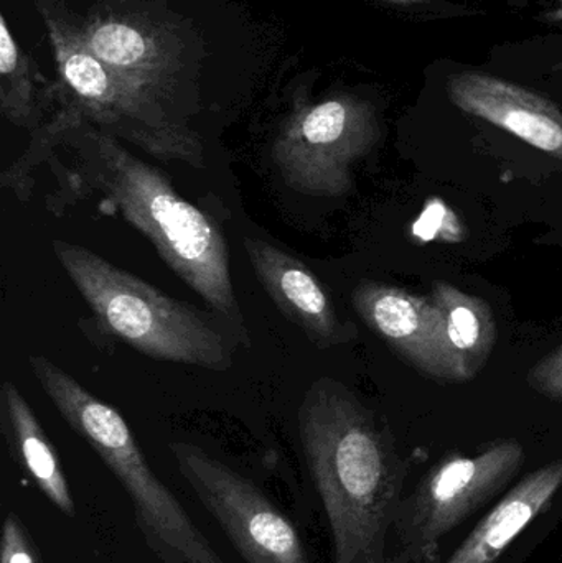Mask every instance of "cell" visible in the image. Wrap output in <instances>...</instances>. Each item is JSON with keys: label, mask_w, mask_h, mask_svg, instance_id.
<instances>
[{"label": "cell", "mask_w": 562, "mask_h": 563, "mask_svg": "<svg viewBox=\"0 0 562 563\" xmlns=\"http://www.w3.org/2000/svg\"><path fill=\"white\" fill-rule=\"evenodd\" d=\"M300 443L322 498L335 563H401L388 558L406 466L388 430L339 380L322 377L297 413Z\"/></svg>", "instance_id": "6da1fadb"}, {"label": "cell", "mask_w": 562, "mask_h": 563, "mask_svg": "<svg viewBox=\"0 0 562 563\" xmlns=\"http://www.w3.org/2000/svg\"><path fill=\"white\" fill-rule=\"evenodd\" d=\"M92 187L157 251L164 263L218 313L243 327L220 228L184 200L162 172L122 147L111 134H88Z\"/></svg>", "instance_id": "7a4b0ae2"}, {"label": "cell", "mask_w": 562, "mask_h": 563, "mask_svg": "<svg viewBox=\"0 0 562 563\" xmlns=\"http://www.w3.org/2000/svg\"><path fill=\"white\" fill-rule=\"evenodd\" d=\"M29 366L59 416L121 483L152 551L165 563H224L152 472L124 417L43 354H30Z\"/></svg>", "instance_id": "3957f363"}, {"label": "cell", "mask_w": 562, "mask_h": 563, "mask_svg": "<svg viewBox=\"0 0 562 563\" xmlns=\"http://www.w3.org/2000/svg\"><path fill=\"white\" fill-rule=\"evenodd\" d=\"M53 251L82 300L119 340L154 360L230 369V340L207 314L86 247L53 241Z\"/></svg>", "instance_id": "277c9868"}, {"label": "cell", "mask_w": 562, "mask_h": 563, "mask_svg": "<svg viewBox=\"0 0 562 563\" xmlns=\"http://www.w3.org/2000/svg\"><path fill=\"white\" fill-rule=\"evenodd\" d=\"M62 81L81 118L115 132L161 161L203 168L200 137L175 121L162 102L115 75L86 45L81 26L59 0H36Z\"/></svg>", "instance_id": "5b68a950"}, {"label": "cell", "mask_w": 562, "mask_h": 563, "mask_svg": "<svg viewBox=\"0 0 562 563\" xmlns=\"http://www.w3.org/2000/svg\"><path fill=\"white\" fill-rule=\"evenodd\" d=\"M382 137L378 112L366 99L339 92L297 102L274 139V165L284 184L309 197L339 198L353 188V165Z\"/></svg>", "instance_id": "8992f818"}, {"label": "cell", "mask_w": 562, "mask_h": 563, "mask_svg": "<svg viewBox=\"0 0 562 563\" xmlns=\"http://www.w3.org/2000/svg\"><path fill=\"white\" fill-rule=\"evenodd\" d=\"M525 459L524 445L507 439L477 455H451L439 462L399 506L395 531L403 563L434 562L442 539L495 498L517 476Z\"/></svg>", "instance_id": "52a82bcc"}, {"label": "cell", "mask_w": 562, "mask_h": 563, "mask_svg": "<svg viewBox=\"0 0 562 563\" xmlns=\"http://www.w3.org/2000/svg\"><path fill=\"white\" fill-rule=\"evenodd\" d=\"M181 478L246 563H310L296 526L260 486L200 446L170 443Z\"/></svg>", "instance_id": "ba28073f"}, {"label": "cell", "mask_w": 562, "mask_h": 563, "mask_svg": "<svg viewBox=\"0 0 562 563\" xmlns=\"http://www.w3.org/2000/svg\"><path fill=\"white\" fill-rule=\"evenodd\" d=\"M81 33L92 53L139 91L164 102L181 69L180 38L134 13H91Z\"/></svg>", "instance_id": "9c48e42d"}, {"label": "cell", "mask_w": 562, "mask_h": 563, "mask_svg": "<svg viewBox=\"0 0 562 563\" xmlns=\"http://www.w3.org/2000/svg\"><path fill=\"white\" fill-rule=\"evenodd\" d=\"M352 303L363 323L419 373L436 380L459 383L439 336V313L431 297L382 282L362 280L353 290Z\"/></svg>", "instance_id": "30bf717a"}, {"label": "cell", "mask_w": 562, "mask_h": 563, "mask_svg": "<svg viewBox=\"0 0 562 563\" xmlns=\"http://www.w3.org/2000/svg\"><path fill=\"white\" fill-rule=\"evenodd\" d=\"M243 244L257 280L277 310L299 327L310 343L327 350L359 336L356 328L339 317L332 297L310 267L267 241L244 238Z\"/></svg>", "instance_id": "8fae6325"}, {"label": "cell", "mask_w": 562, "mask_h": 563, "mask_svg": "<svg viewBox=\"0 0 562 563\" xmlns=\"http://www.w3.org/2000/svg\"><path fill=\"white\" fill-rule=\"evenodd\" d=\"M449 99L465 114L510 132L562 162V111L550 99L485 73H458L448 79Z\"/></svg>", "instance_id": "7c38bea8"}, {"label": "cell", "mask_w": 562, "mask_h": 563, "mask_svg": "<svg viewBox=\"0 0 562 563\" xmlns=\"http://www.w3.org/2000/svg\"><path fill=\"white\" fill-rule=\"evenodd\" d=\"M561 486L562 459L525 476L444 563H497L508 545L551 505Z\"/></svg>", "instance_id": "4fadbf2b"}, {"label": "cell", "mask_w": 562, "mask_h": 563, "mask_svg": "<svg viewBox=\"0 0 562 563\" xmlns=\"http://www.w3.org/2000/svg\"><path fill=\"white\" fill-rule=\"evenodd\" d=\"M431 300L439 313V336L459 383L474 379L497 344L494 311L484 298L461 290L449 282L432 284Z\"/></svg>", "instance_id": "5bb4252c"}, {"label": "cell", "mask_w": 562, "mask_h": 563, "mask_svg": "<svg viewBox=\"0 0 562 563\" xmlns=\"http://www.w3.org/2000/svg\"><path fill=\"white\" fill-rule=\"evenodd\" d=\"M3 429L13 455L22 463L36 488L62 515L75 518L76 506L68 479L55 449L30 404L12 380H3L0 389Z\"/></svg>", "instance_id": "9a60e30c"}, {"label": "cell", "mask_w": 562, "mask_h": 563, "mask_svg": "<svg viewBox=\"0 0 562 563\" xmlns=\"http://www.w3.org/2000/svg\"><path fill=\"white\" fill-rule=\"evenodd\" d=\"M55 88V86H53ZM52 85L40 75L29 55L10 32L5 16L0 19V109L10 124L33 129L38 124L40 102L52 96Z\"/></svg>", "instance_id": "2e32d148"}, {"label": "cell", "mask_w": 562, "mask_h": 563, "mask_svg": "<svg viewBox=\"0 0 562 563\" xmlns=\"http://www.w3.org/2000/svg\"><path fill=\"white\" fill-rule=\"evenodd\" d=\"M527 380L535 393L562 404V344L528 371Z\"/></svg>", "instance_id": "e0dca14e"}, {"label": "cell", "mask_w": 562, "mask_h": 563, "mask_svg": "<svg viewBox=\"0 0 562 563\" xmlns=\"http://www.w3.org/2000/svg\"><path fill=\"white\" fill-rule=\"evenodd\" d=\"M0 563H38L29 532L13 512L3 521Z\"/></svg>", "instance_id": "ac0fdd59"}, {"label": "cell", "mask_w": 562, "mask_h": 563, "mask_svg": "<svg viewBox=\"0 0 562 563\" xmlns=\"http://www.w3.org/2000/svg\"><path fill=\"white\" fill-rule=\"evenodd\" d=\"M548 19H550L551 22H561V20H562V0H560V7H557V9H554L553 12H550V15H548Z\"/></svg>", "instance_id": "d6986e66"}, {"label": "cell", "mask_w": 562, "mask_h": 563, "mask_svg": "<svg viewBox=\"0 0 562 563\" xmlns=\"http://www.w3.org/2000/svg\"><path fill=\"white\" fill-rule=\"evenodd\" d=\"M383 2L395 3V5H409V3L425 2V0H383Z\"/></svg>", "instance_id": "ffe728a7"}, {"label": "cell", "mask_w": 562, "mask_h": 563, "mask_svg": "<svg viewBox=\"0 0 562 563\" xmlns=\"http://www.w3.org/2000/svg\"><path fill=\"white\" fill-rule=\"evenodd\" d=\"M558 69H560V71L562 73V59H561L560 65H558Z\"/></svg>", "instance_id": "44dd1931"}]
</instances>
